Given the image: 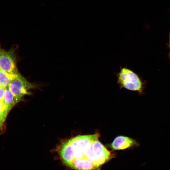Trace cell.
<instances>
[{"instance_id": "obj_3", "label": "cell", "mask_w": 170, "mask_h": 170, "mask_svg": "<svg viewBox=\"0 0 170 170\" xmlns=\"http://www.w3.org/2000/svg\"><path fill=\"white\" fill-rule=\"evenodd\" d=\"M38 86L35 83L29 82L19 73L9 84L8 88L14 97L17 103L24 100L26 95H31L28 91L36 88Z\"/></svg>"}, {"instance_id": "obj_14", "label": "cell", "mask_w": 170, "mask_h": 170, "mask_svg": "<svg viewBox=\"0 0 170 170\" xmlns=\"http://www.w3.org/2000/svg\"><path fill=\"white\" fill-rule=\"evenodd\" d=\"M0 86H1V85H0Z\"/></svg>"}, {"instance_id": "obj_4", "label": "cell", "mask_w": 170, "mask_h": 170, "mask_svg": "<svg viewBox=\"0 0 170 170\" xmlns=\"http://www.w3.org/2000/svg\"><path fill=\"white\" fill-rule=\"evenodd\" d=\"M16 49L15 47H12L7 51L0 49V70L12 74L19 73L17 66Z\"/></svg>"}, {"instance_id": "obj_1", "label": "cell", "mask_w": 170, "mask_h": 170, "mask_svg": "<svg viewBox=\"0 0 170 170\" xmlns=\"http://www.w3.org/2000/svg\"><path fill=\"white\" fill-rule=\"evenodd\" d=\"M98 139V135L96 133L77 136L65 141L59 151L62 161L67 166L74 169L83 160H88L85 153Z\"/></svg>"}, {"instance_id": "obj_2", "label": "cell", "mask_w": 170, "mask_h": 170, "mask_svg": "<svg viewBox=\"0 0 170 170\" xmlns=\"http://www.w3.org/2000/svg\"><path fill=\"white\" fill-rule=\"evenodd\" d=\"M117 83L121 88L138 92L142 94L145 88V83L139 76L126 67L121 68L116 74Z\"/></svg>"}, {"instance_id": "obj_9", "label": "cell", "mask_w": 170, "mask_h": 170, "mask_svg": "<svg viewBox=\"0 0 170 170\" xmlns=\"http://www.w3.org/2000/svg\"><path fill=\"white\" fill-rule=\"evenodd\" d=\"M9 111L2 101H0V129L1 130L3 129L7 116Z\"/></svg>"}, {"instance_id": "obj_11", "label": "cell", "mask_w": 170, "mask_h": 170, "mask_svg": "<svg viewBox=\"0 0 170 170\" xmlns=\"http://www.w3.org/2000/svg\"><path fill=\"white\" fill-rule=\"evenodd\" d=\"M169 52L168 54V58L169 60H170V35H169Z\"/></svg>"}, {"instance_id": "obj_13", "label": "cell", "mask_w": 170, "mask_h": 170, "mask_svg": "<svg viewBox=\"0 0 170 170\" xmlns=\"http://www.w3.org/2000/svg\"><path fill=\"white\" fill-rule=\"evenodd\" d=\"M1 49V48H0V49Z\"/></svg>"}, {"instance_id": "obj_12", "label": "cell", "mask_w": 170, "mask_h": 170, "mask_svg": "<svg viewBox=\"0 0 170 170\" xmlns=\"http://www.w3.org/2000/svg\"><path fill=\"white\" fill-rule=\"evenodd\" d=\"M169 35H170V34H169Z\"/></svg>"}, {"instance_id": "obj_7", "label": "cell", "mask_w": 170, "mask_h": 170, "mask_svg": "<svg viewBox=\"0 0 170 170\" xmlns=\"http://www.w3.org/2000/svg\"><path fill=\"white\" fill-rule=\"evenodd\" d=\"M2 102L9 111L17 104L13 94L8 87L4 89Z\"/></svg>"}, {"instance_id": "obj_10", "label": "cell", "mask_w": 170, "mask_h": 170, "mask_svg": "<svg viewBox=\"0 0 170 170\" xmlns=\"http://www.w3.org/2000/svg\"><path fill=\"white\" fill-rule=\"evenodd\" d=\"M5 88L1 86H0V101H2Z\"/></svg>"}, {"instance_id": "obj_8", "label": "cell", "mask_w": 170, "mask_h": 170, "mask_svg": "<svg viewBox=\"0 0 170 170\" xmlns=\"http://www.w3.org/2000/svg\"><path fill=\"white\" fill-rule=\"evenodd\" d=\"M17 74H10L0 70L1 86L4 88L8 87L10 82L15 77Z\"/></svg>"}, {"instance_id": "obj_5", "label": "cell", "mask_w": 170, "mask_h": 170, "mask_svg": "<svg viewBox=\"0 0 170 170\" xmlns=\"http://www.w3.org/2000/svg\"><path fill=\"white\" fill-rule=\"evenodd\" d=\"M92 147L98 168L109 160L112 157L110 152L99 141L98 139L93 143Z\"/></svg>"}, {"instance_id": "obj_6", "label": "cell", "mask_w": 170, "mask_h": 170, "mask_svg": "<svg viewBox=\"0 0 170 170\" xmlns=\"http://www.w3.org/2000/svg\"><path fill=\"white\" fill-rule=\"evenodd\" d=\"M138 143L134 139L128 137L118 136L116 138L111 144L114 150H122L132 146H137Z\"/></svg>"}]
</instances>
